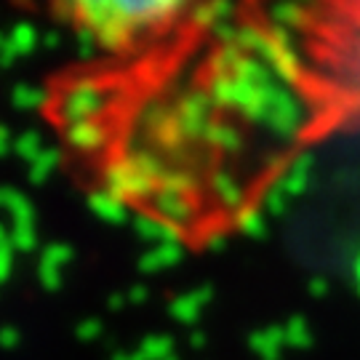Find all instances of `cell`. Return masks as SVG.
<instances>
[{
    "instance_id": "cell-41",
    "label": "cell",
    "mask_w": 360,
    "mask_h": 360,
    "mask_svg": "<svg viewBox=\"0 0 360 360\" xmlns=\"http://www.w3.org/2000/svg\"><path fill=\"white\" fill-rule=\"evenodd\" d=\"M59 43H62V35H59V32H46V35H43V46H46V49H59Z\"/></svg>"
},
{
    "instance_id": "cell-33",
    "label": "cell",
    "mask_w": 360,
    "mask_h": 360,
    "mask_svg": "<svg viewBox=\"0 0 360 360\" xmlns=\"http://www.w3.org/2000/svg\"><path fill=\"white\" fill-rule=\"evenodd\" d=\"M312 168H315V155L307 153V150H302L299 155H294V158H291V163H288V171L304 174V176L312 174Z\"/></svg>"
},
{
    "instance_id": "cell-23",
    "label": "cell",
    "mask_w": 360,
    "mask_h": 360,
    "mask_svg": "<svg viewBox=\"0 0 360 360\" xmlns=\"http://www.w3.org/2000/svg\"><path fill=\"white\" fill-rule=\"evenodd\" d=\"M285 331V345L296 349H307L312 345V334H309V326L302 315H294L291 321L283 326Z\"/></svg>"
},
{
    "instance_id": "cell-13",
    "label": "cell",
    "mask_w": 360,
    "mask_h": 360,
    "mask_svg": "<svg viewBox=\"0 0 360 360\" xmlns=\"http://www.w3.org/2000/svg\"><path fill=\"white\" fill-rule=\"evenodd\" d=\"M0 203L6 208V214L11 217V227H35V208L27 200L25 193L6 187L0 193Z\"/></svg>"
},
{
    "instance_id": "cell-9",
    "label": "cell",
    "mask_w": 360,
    "mask_h": 360,
    "mask_svg": "<svg viewBox=\"0 0 360 360\" xmlns=\"http://www.w3.org/2000/svg\"><path fill=\"white\" fill-rule=\"evenodd\" d=\"M65 139L70 147H75L80 153H96L107 144L110 136L99 120H83V123L65 126Z\"/></svg>"
},
{
    "instance_id": "cell-44",
    "label": "cell",
    "mask_w": 360,
    "mask_h": 360,
    "mask_svg": "<svg viewBox=\"0 0 360 360\" xmlns=\"http://www.w3.org/2000/svg\"><path fill=\"white\" fill-rule=\"evenodd\" d=\"M352 272H355V285H358V294H360V251L355 257V264H352Z\"/></svg>"
},
{
    "instance_id": "cell-16",
    "label": "cell",
    "mask_w": 360,
    "mask_h": 360,
    "mask_svg": "<svg viewBox=\"0 0 360 360\" xmlns=\"http://www.w3.org/2000/svg\"><path fill=\"white\" fill-rule=\"evenodd\" d=\"M190 16L198 27H208L214 30L219 22H232L235 16V6L232 3H221V0H214V3H200V6H193L190 8Z\"/></svg>"
},
{
    "instance_id": "cell-18",
    "label": "cell",
    "mask_w": 360,
    "mask_h": 360,
    "mask_svg": "<svg viewBox=\"0 0 360 360\" xmlns=\"http://www.w3.org/2000/svg\"><path fill=\"white\" fill-rule=\"evenodd\" d=\"M270 19H272V27H281V30L294 32V30L307 25V8L304 6H296V3H278V6L270 8Z\"/></svg>"
},
{
    "instance_id": "cell-19",
    "label": "cell",
    "mask_w": 360,
    "mask_h": 360,
    "mask_svg": "<svg viewBox=\"0 0 360 360\" xmlns=\"http://www.w3.org/2000/svg\"><path fill=\"white\" fill-rule=\"evenodd\" d=\"M59 160H62V150H59V147H46V150L30 163V171H27L30 184H43V181L53 174V168L59 166Z\"/></svg>"
},
{
    "instance_id": "cell-6",
    "label": "cell",
    "mask_w": 360,
    "mask_h": 360,
    "mask_svg": "<svg viewBox=\"0 0 360 360\" xmlns=\"http://www.w3.org/2000/svg\"><path fill=\"white\" fill-rule=\"evenodd\" d=\"M150 206H153L155 217H160L163 221L174 224V227H179V230L181 227H187L195 217V206L187 195L163 193V190H158V193L153 195V200H150Z\"/></svg>"
},
{
    "instance_id": "cell-14",
    "label": "cell",
    "mask_w": 360,
    "mask_h": 360,
    "mask_svg": "<svg viewBox=\"0 0 360 360\" xmlns=\"http://www.w3.org/2000/svg\"><path fill=\"white\" fill-rule=\"evenodd\" d=\"M184 251H181L179 243H160L153 245L150 251H144L142 259H139V270L142 272H160L168 270L174 264H179Z\"/></svg>"
},
{
    "instance_id": "cell-24",
    "label": "cell",
    "mask_w": 360,
    "mask_h": 360,
    "mask_svg": "<svg viewBox=\"0 0 360 360\" xmlns=\"http://www.w3.org/2000/svg\"><path fill=\"white\" fill-rule=\"evenodd\" d=\"M43 150H46V147H43V139H40L38 131H22V134L13 139V155L22 158V160H30V163H32Z\"/></svg>"
},
{
    "instance_id": "cell-35",
    "label": "cell",
    "mask_w": 360,
    "mask_h": 360,
    "mask_svg": "<svg viewBox=\"0 0 360 360\" xmlns=\"http://www.w3.org/2000/svg\"><path fill=\"white\" fill-rule=\"evenodd\" d=\"M13 59H16V49H13V43L8 40V35H3L0 38V65L11 67Z\"/></svg>"
},
{
    "instance_id": "cell-3",
    "label": "cell",
    "mask_w": 360,
    "mask_h": 360,
    "mask_svg": "<svg viewBox=\"0 0 360 360\" xmlns=\"http://www.w3.org/2000/svg\"><path fill=\"white\" fill-rule=\"evenodd\" d=\"M257 59H262L270 67L272 75L283 86H296L302 80V56L294 49V32H288V30H281V27L264 30Z\"/></svg>"
},
{
    "instance_id": "cell-20",
    "label": "cell",
    "mask_w": 360,
    "mask_h": 360,
    "mask_svg": "<svg viewBox=\"0 0 360 360\" xmlns=\"http://www.w3.org/2000/svg\"><path fill=\"white\" fill-rule=\"evenodd\" d=\"M235 224H238V230L248 235V238H257L262 240L264 235H267V224H264V211L257 206H245L240 208L238 214H235Z\"/></svg>"
},
{
    "instance_id": "cell-40",
    "label": "cell",
    "mask_w": 360,
    "mask_h": 360,
    "mask_svg": "<svg viewBox=\"0 0 360 360\" xmlns=\"http://www.w3.org/2000/svg\"><path fill=\"white\" fill-rule=\"evenodd\" d=\"M126 304H129V294H112L110 299H107V307L115 309V312L117 309H123Z\"/></svg>"
},
{
    "instance_id": "cell-29",
    "label": "cell",
    "mask_w": 360,
    "mask_h": 360,
    "mask_svg": "<svg viewBox=\"0 0 360 360\" xmlns=\"http://www.w3.org/2000/svg\"><path fill=\"white\" fill-rule=\"evenodd\" d=\"M75 49L80 59H91L96 49H99V40H96V32L86 25H77L75 30Z\"/></svg>"
},
{
    "instance_id": "cell-8",
    "label": "cell",
    "mask_w": 360,
    "mask_h": 360,
    "mask_svg": "<svg viewBox=\"0 0 360 360\" xmlns=\"http://www.w3.org/2000/svg\"><path fill=\"white\" fill-rule=\"evenodd\" d=\"M131 224H134V235L139 240H147V243L160 245V243H179L181 240L179 227L168 224V221H163V219L155 217V214H136V217L131 219Z\"/></svg>"
},
{
    "instance_id": "cell-42",
    "label": "cell",
    "mask_w": 360,
    "mask_h": 360,
    "mask_svg": "<svg viewBox=\"0 0 360 360\" xmlns=\"http://www.w3.org/2000/svg\"><path fill=\"white\" fill-rule=\"evenodd\" d=\"M203 345H206V336L200 334V331H195V334H190V347L200 349Z\"/></svg>"
},
{
    "instance_id": "cell-43",
    "label": "cell",
    "mask_w": 360,
    "mask_h": 360,
    "mask_svg": "<svg viewBox=\"0 0 360 360\" xmlns=\"http://www.w3.org/2000/svg\"><path fill=\"white\" fill-rule=\"evenodd\" d=\"M112 360H142V355L139 352H115Z\"/></svg>"
},
{
    "instance_id": "cell-22",
    "label": "cell",
    "mask_w": 360,
    "mask_h": 360,
    "mask_svg": "<svg viewBox=\"0 0 360 360\" xmlns=\"http://www.w3.org/2000/svg\"><path fill=\"white\" fill-rule=\"evenodd\" d=\"M8 40H11L13 49H16V56H27V53L38 46V30L30 25V22H16L11 27V32H8Z\"/></svg>"
},
{
    "instance_id": "cell-21",
    "label": "cell",
    "mask_w": 360,
    "mask_h": 360,
    "mask_svg": "<svg viewBox=\"0 0 360 360\" xmlns=\"http://www.w3.org/2000/svg\"><path fill=\"white\" fill-rule=\"evenodd\" d=\"M136 352L142 355V360H171L174 358V339L166 334L144 336Z\"/></svg>"
},
{
    "instance_id": "cell-28",
    "label": "cell",
    "mask_w": 360,
    "mask_h": 360,
    "mask_svg": "<svg viewBox=\"0 0 360 360\" xmlns=\"http://www.w3.org/2000/svg\"><path fill=\"white\" fill-rule=\"evenodd\" d=\"M278 187L283 190L285 198H299V195L307 193V184H309V176H304V174H296V171H288L285 168L283 176H278Z\"/></svg>"
},
{
    "instance_id": "cell-2",
    "label": "cell",
    "mask_w": 360,
    "mask_h": 360,
    "mask_svg": "<svg viewBox=\"0 0 360 360\" xmlns=\"http://www.w3.org/2000/svg\"><path fill=\"white\" fill-rule=\"evenodd\" d=\"M107 110H110V89H104V83L96 77L72 80L56 102V117L65 126L83 123V120H99Z\"/></svg>"
},
{
    "instance_id": "cell-25",
    "label": "cell",
    "mask_w": 360,
    "mask_h": 360,
    "mask_svg": "<svg viewBox=\"0 0 360 360\" xmlns=\"http://www.w3.org/2000/svg\"><path fill=\"white\" fill-rule=\"evenodd\" d=\"M285 206H288V198L283 195V190L278 187V181H272L270 187L262 193V211L267 214V217H283L285 214Z\"/></svg>"
},
{
    "instance_id": "cell-45",
    "label": "cell",
    "mask_w": 360,
    "mask_h": 360,
    "mask_svg": "<svg viewBox=\"0 0 360 360\" xmlns=\"http://www.w3.org/2000/svg\"><path fill=\"white\" fill-rule=\"evenodd\" d=\"M171 360H176V358H171Z\"/></svg>"
},
{
    "instance_id": "cell-39",
    "label": "cell",
    "mask_w": 360,
    "mask_h": 360,
    "mask_svg": "<svg viewBox=\"0 0 360 360\" xmlns=\"http://www.w3.org/2000/svg\"><path fill=\"white\" fill-rule=\"evenodd\" d=\"M13 153V142H11V129L8 126H0V155Z\"/></svg>"
},
{
    "instance_id": "cell-26",
    "label": "cell",
    "mask_w": 360,
    "mask_h": 360,
    "mask_svg": "<svg viewBox=\"0 0 360 360\" xmlns=\"http://www.w3.org/2000/svg\"><path fill=\"white\" fill-rule=\"evenodd\" d=\"M158 190H163V193H176V195H190L195 190V179L190 174H184V171H166Z\"/></svg>"
},
{
    "instance_id": "cell-30",
    "label": "cell",
    "mask_w": 360,
    "mask_h": 360,
    "mask_svg": "<svg viewBox=\"0 0 360 360\" xmlns=\"http://www.w3.org/2000/svg\"><path fill=\"white\" fill-rule=\"evenodd\" d=\"M13 251H16V248H13V243H11V235L3 227V230H0V281H3V283L11 278Z\"/></svg>"
},
{
    "instance_id": "cell-7",
    "label": "cell",
    "mask_w": 360,
    "mask_h": 360,
    "mask_svg": "<svg viewBox=\"0 0 360 360\" xmlns=\"http://www.w3.org/2000/svg\"><path fill=\"white\" fill-rule=\"evenodd\" d=\"M214 299V288L211 285H198L187 294H179L176 299H171L168 304V312L174 321L184 323V326H193L198 318H200V309L206 307L208 302Z\"/></svg>"
},
{
    "instance_id": "cell-38",
    "label": "cell",
    "mask_w": 360,
    "mask_h": 360,
    "mask_svg": "<svg viewBox=\"0 0 360 360\" xmlns=\"http://www.w3.org/2000/svg\"><path fill=\"white\" fill-rule=\"evenodd\" d=\"M147 299H150V291L144 285H134L129 291V304H144Z\"/></svg>"
},
{
    "instance_id": "cell-10",
    "label": "cell",
    "mask_w": 360,
    "mask_h": 360,
    "mask_svg": "<svg viewBox=\"0 0 360 360\" xmlns=\"http://www.w3.org/2000/svg\"><path fill=\"white\" fill-rule=\"evenodd\" d=\"M211 190L217 195V200L224 208H230L232 214H238L240 208H245V193L243 184L232 176L230 171H214L211 174Z\"/></svg>"
},
{
    "instance_id": "cell-32",
    "label": "cell",
    "mask_w": 360,
    "mask_h": 360,
    "mask_svg": "<svg viewBox=\"0 0 360 360\" xmlns=\"http://www.w3.org/2000/svg\"><path fill=\"white\" fill-rule=\"evenodd\" d=\"M99 334H102V321L99 318H86V321L77 323L75 328V336L80 342H94Z\"/></svg>"
},
{
    "instance_id": "cell-37",
    "label": "cell",
    "mask_w": 360,
    "mask_h": 360,
    "mask_svg": "<svg viewBox=\"0 0 360 360\" xmlns=\"http://www.w3.org/2000/svg\"><path fill=\"white\" fill-rule=\"evenodd\" d=\"M307 291L315 296V299L326 296V294H328V283H326V278H312V281H309V285H307Z\"/></svg>"
},
{
    "instance_id": "cell-36",
    "label": "cell",
    "mask_w": 360,
    "mask_h": 360,
    "mask_svg": "<svg viewBox=\"0 0 360 360\" xmlns=\"http://www.w3.org/2000/svg\"><path fill=\"white\" fill-rule=\"evenodd\" d=\"M224 245H227V238H224V232L211 230L206 235V248H208V251H224Z\"/></svg>"
},
{
    "instance_id": "cell-4",
    "label": "cell",
    "mask_w": 360,
    "mask_h": 360,
    "mask_svg": "<svg viewBox=\"0 0 360 360\" xmlns=\"http://www.w3.org/2000/svg\"><path fill=\"white\" fill-rule=\"evenodd\" d=\"M304 120H307V107L299 99L291 86L278 83L272 91L270 107H267V115H264V129L275 134L278 139H294L299 131L304 129Z\"/></svg>"
},
{
    "instance_id": "cell-34",
    "label": "cell",
    "mask_w": 360,
    "mask_h": 360,
    "mask_svg": "<svg viewBox=\"0 0 360 360\" xmlns=\"http://www.w3.org/2000/svg\"><path fill=\"white\" fill-rule=\"evenodd\" d=\"M19 342H22V334H19L13 326H3V328H0V345L6 349L19 347Z\"/></svg>"
},
{
    "instance_id": "cell-5",
    "label": "cell",
    "mask_w": 360,
    "mask_h": 360,
    "mask_svg": "<svg viewBox=\"0 0 360 360\" xmlns=\"http://www.w3.org/2000/svg\"><path fill=\"white\" fill-rule=\"evenodd\" d=\"M214 112V102L208 96V91H187L184 96L176 99L174 104V123L179 129L181 139H203L206 129L214 123L211 120Z\"/></svg>"
},
{
    "instance_id": "cell-12",
    "label": "cell",
    "mask_w": 360,
    "mask_h": 360,
    "mask_svg": "<svg viewBox=\"0 0 360 360\" xmlns=\"http://www.w3.org/2000/svg\"><path fill=\"white\" fill-rule=\"evenodd\" d=\"M248 347L254 349L262 360H278L285 347L283 326H267L262 331H254L248 336Z\"/></svg>"
},
{
    "instance_id": "cell-1",
    "label": "cell",
    "mask_w": 360,
    "mask_h": 360,
    "mask_svg": "<svg viewBox=\"0 0 360 360\" xmlns=\"http://www.w3.org/2000/svg\"><path fill=\"white\" fill-rule=\"evenodd\" d=\"M166 168L160 163V158L153 155L150 150H126L123 155L112 158L102 171V181L110 195H115L123 203H134V200H153V195L160 187Z\"/></svg>"
},
{
    "instance_id": "cell-17",
    "label": "cell",
    "mask_w": 360,
    "mask_h": 360,
    "mask_svg": "<svg viewBox=\"0 0 360 360\" xmlns=\"http://www.w3.org/2000/svg\"><path fill=\"white\" fill-rule=\"evenodd\" d=\"M11 104L22 112L30 110H43L49 104V91L32 86V83H16L11 89Z\"/></svg>"
},
{
    "instance_id": "cell-27",
    "label": "cell",
    "mask_w": 360,
    "mask_h": 360,
    "mask_svg": "<svg viewBox=\"0 0 360 360\" xmlns=\"http://www.w3.org/2000/svg\"><path fill=\"white\" fill-rule=\"evenodd\" d=\"M72 262V248L67 243H51L43 248V257L38 264L43 267H53V270H65V264Z\"/></svg>"
},
{
    "instance_id": "cell-15",
    "label": "cell",
    "mask_w": 360,
    "mask_h": 360,
    "mask_svg": "<svg viewBox=\"0 0 360 360\" xmlns=\"http://www.w3.org/2000/svg\"><path fill=\"white\" fill-rule=\"evenodd\" d=\"M203 142L211 144L214 150H221V153H238L243 139H240V134H238V129L232 123L214 120L206 129V134H203Z\"/></svg>"
},
{
    "instance_id": "cell-31",
    "label": "cell",
    "mask_w": 360,
    "mask_h": 360,
    "mask_svg": "<svg viewBox=\"0 0 360 360\" xmlns=\"http://www.w3.org/2000/svg\"><path fill=\"white\" fill-rule=\"evenodd\" d=\"M11 235V243L16 251H22V254H30L35 243H38V235H35V227H11L8 230Z\"/></svg>"
},
{
    "instance_id": "cell-11",
    "label": "cell",
    "mask_w": 360,
    "mask_h": 360,
    "mask_svg": "<svg viewBox=\"0 0 360 360\" xmlns=\"http://www.w3.org/2000/svg\"><path fill=\"white\" fill-rule=\"evenodd\" d=\"M89 208L96 219H102L107 224H123L129 221V203L117 200L115 195H110L107 190H96L89 195Z\"/></svg>"
}]
</instances>
